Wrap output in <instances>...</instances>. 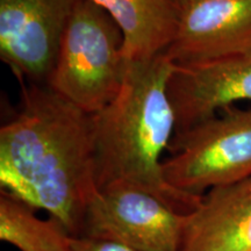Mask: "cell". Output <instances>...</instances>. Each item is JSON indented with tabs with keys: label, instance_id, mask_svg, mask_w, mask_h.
I'll return each instance as SVG.
<instances>
[{
	"label": "cell",
	"instance_id": "4fadbf2b",
	"mask_svg": "<svg viewBox=\"0 0 251 251\" xmlns=\"http://www.w3.org/2000/svg\"><path fill=\"white\" fill-rule=\"evenodd\" d=\"M175 1L178 2V4H179V5L181 6V7H184V6L186 5L187 2H188V0H175Z\"/></svg>",
	"mask_w": 251,
	"mask_h": 251
},
{
	"label": "cell",
	"instance_id": "7a4b0ae2",
	"mask_svg": "<svg viewBox=\"0 0 251 251\" xmlns=\"http://www.w3.org/2000/svg\"><path fill=\"white\" fill-rule=\"evenodd\" d=\"M174 69L165 52L149 61L129 63L118 96L92 114L96 183L98 191L137 188L181 214H190L202 197L172 187L163 175L161 159L176 131L168 94Z\"/></svg>",
	"mask_w": 251,
	"mask_h": 251
},
{
	"label": "cell",
	"instance_id": "277c9868",
	"mask_svg": "<svg viewBox=\"0 0 251 251\" xmlns=\"http://www.w3.org/2000/svg\"><path fill=\"white\" fill-rule=\"evenodd\" d=\"M163 161L165 180L202 197L251 176V109L229 107L190 130L176 134Z\"/></svg>",
	"mask_w": 251,
	"mask_h": 251
},
{
	"label": "cell",
	"instance_id": "3957f363",
	"mask_svg": "<svg viewBox=\"0 0 251 251\" xmlns=\"http://www.w3.org/2000/svg\"><path fill=\"white\" fill-rule=\"evenodd\" d=\"M122 33L92 0H78L47 85L89 114L108 105L124 84L128 63Z\"/></svg>",
	"mask_w": 251,
	"mask_h": 251
},
{
	"label": "cell",
	"instance_id": "9c48e42d",
	"mask_svg": "<svg viewBox=\"0 0 251 251\" xmlns=\"http://www.w3.org/2000/svg\"><path fill=\"white\" fill-rule=\"evenodd\" d=\"M179 251H251V176L203 194L186 215Z\"/></svg>",
	"mask_w": 251,
	"mask_h": 251
},
{
	"label": "cell",
	"instance_id": "ba28073f",
	"mask_svg": "<svg viewBox=\"0 0 251 251\" xmlns=\"http://www.w3.org/2000/svg\"><path fill=\"white\" fill-rule=\"evenodd\" d=\"M168 94L176 134L190 130L240 101H251V55L175 65Z\"/></svg>",
	"mask_w": 251,
	"mask_h": 251
},
{
	"label": "cell",
	"instance_id": "7c38bea8",
	"mask_svg": "<svg viewBox=\"0 0 251 251\" xmlns=\"http://www.w3.org/2000/svg\"><path fill=\"white\" fill-rule=\"evenodd\" d=\"M72 251H136L124 244L112 241L89 237L72 238Z\"/></svg>",
	"mask_w": 251,
	"mask_h": 251
},
{
	"label": "cell",
	"instance_id": "30bf717a",
	"mask_svg": "<svg viewBox=\"0 0 251 251\" xmlns=\"http://www.w3.org/2000/svg\"><path fill=\"white\" fill-rule=\"evenodd\" d=\"M122 33L126 62H144L164 54L179 28L183 7L175 0H92Z\"/></svg>",
	"mask_w": 251,
	"mask_h": 251
},
{
	"label": "cell",
	"instance_id": "5b68a950",
	"mask_svg": "<svg viewBox=\"0 0 251 251\" xmlns=\"http://www.w3.org/2000/svg\"><path fill=\"white\" fill-rule=\"evenodd\" d=\"M186 215L148 192L113 186L93 198L80 237L112 241L136 251H179Z\"/></svg>",
	"mask_w": 251,
	"mask_h": 251
},
{
	"label": "cell",
	"instance_id": "6da1fadb",
	"mask_svg": "<svg viewBox=\"0 0 251 251\" xmlns=\"http://www.w3.org/2000/svg\"><path fill=\"white\" fill-rule=\"evenodd\" d=\"M19 109L0 128V186L80 237L96 183L92 114L47 84L23 81Z\"/></svg>",
	"mask_w": 251,
	"mask_h": 251
},
{
	"label": "cell",
	"instance_id": "8992f818",
	"mask_svg": "<svg viewBox=\"0 0 251 251\" xmlns=\"http://www.w3.org/2000/svg\"><path fill=\"white\" fill-rule=\"evenodd\" d=\"M78 0H0V58L19 83L47 84Z\"/></svg>",
	"mask_w": 251,
	"mask_h": 251
},
{
	"label": "cell",
	"instance_id": "52a82bcc",
	"mask_svg": "<svg viewBox=\"0 0 251 251\" xmlns=\"http://www.w3.org/2000/svg\"><path fill=\"white\" fill-rule=\"evenodd\" d=\"M165 54L180 67L251 55V0H188Z\"/></svg>",
	"mask_w": 251,
	"mask_h": 251
},
{
	"label": "cell",
	"instance_id": "8fae6325",
	"mask_svg": "<svg viewBox=\"0 0 251 251\" xmlns=\"http://www.w3.org/2000/svg\"><path fill=\"white\" fill-rule=\"evenodd\" d=\"M0 238L20 251H72V238L58 220L40 219L35 208L1 191Z\"/></svg>",
	"mask_w": 251,
	"mask_h": 251
}]
</instances>
